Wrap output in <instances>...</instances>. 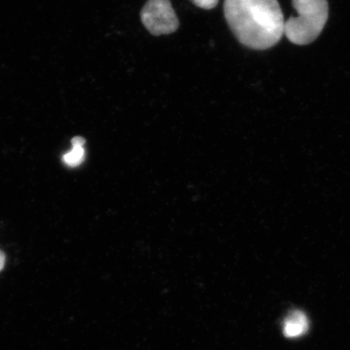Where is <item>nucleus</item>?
Wrapping results in <instances>:
<instances>
[{"label":"nucleus","instance_id":"nucleus-1","mask_svg":"<svg viewBox=\"0 0 350 350\" xmlns=\"http://www.w3.org/2000/svg\"><path fill=\"white\" fill-rule=\"evenodd\" d=\"M224 14L236 38L250 49H269L283 36L284 21L278 0H225Z\"/></svg>","mask_w":350,"mask_h":350},{"label":"nucleus","instance_id":"nucleus-2","mask_svg":"<svg viewBox=\"0 0 350 350\" xmlns=\"http://www.w3.org/2000/svg\"><path fill=\"white\" fill-rule=\"evenodd\" d=\"M297 12L284 22V33L292 43L308 45L319 36L328 19L327 0H292Z\"/></svg>","mask_w":350,"mask_h":350},{"label":"nucleus","instance_id":"nucleus-3","mask_svg":"<svg viewBox=\"0 0 350 350\" xmlns=\"http://www.w3.org/2000/svg\"><path fill=\"white\" fill-rule=\"evenodd\" d=\"M141 18L144 27L154 36L172 34L179 26L170 0H148L142 8Z\"/></svg>","mask_w":350,"mask_h":350},{"label":"nucleus","instance_id":"nucleus-4","mask_svg":"<svg viewBox=\"0 0 350 350\" xmlns=\"http://www.w3.org/2000/svg\"><path fill=\"white\" fill-rule=\"evenodd\" d=\"M309 329V321L306 314L295 310L290 312L283 323V334L287 338H299Z\"/></svg>","mask_w":350,"mask_h":350},{"label":"nucleus","instance_id":"nucleus-5","mask_svg":"<svg viewBox=\"0 0 350 350\" xmlns=\"http://www.w3.org/2000/svg\"><path fill=\"white\" fill-rule=\"evenodd\" d=\"M85 161V150L82 146H72V150L63 156V161L69 167H77Z\"/></svg>","mask_w":350,"mask_h":350},{"label":"nucleus","instance_id":"nucleus-6","mask_svg":"<svg viewBox=\"0 0 350 350\" xmlns=\"http://www.w3.org/2000/svg\"><path fill=\"white\" fill-rule=\"evenodd\" d=\"M196 6L204 10H213L217 5L219 0H190Z\"/></svg>","mask_w":350,"mask_h":350},{"label":"nucleus","instance_id":"nucleus-7","mask_svg":"<svg viewBox=\"0 0 350 350\" xmlns=\"http://www.w3.org/2000/svg\"><path fill=\"white\" fill-rule=\"evenodd\" d=\"M85 144V139L81 137H74L72 139V146H82L84 147Z\"/></svg>","mask_w":350,"mask_h":350},{"label":"nucleus","instance_id":"nucleus-8","mask_svg":"<svg viewBox=\"0 0 350 350\" xmlns=\"http://www.w3.org/2000/svg\"><path fill=\"white\" fill-rule=\"evenodd\" d=\"M5 255H4V253L2 251H0V272H1L4 265H5Z\"/></svg>","mask_w":350,"mask_h":350}]
</instances>
